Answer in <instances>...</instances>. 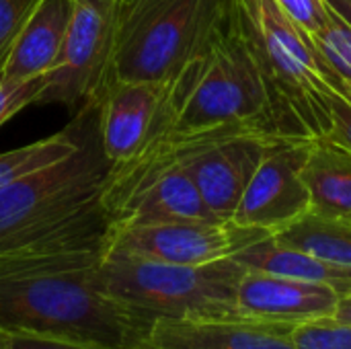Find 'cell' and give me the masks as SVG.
<instances>
[{
    "mask_svg": "<svg viewBox=\"0 0 351 349\" xmlns=\"http://www.w3.org/2000/svg\"><path fill=\"white\" fill-rule=\"evenodd\" d=\"M78 148L0 187V259L107 253L113 218L103 202L109 160L99 99L80 107Z\"/></svg>",
    "mask_w": 351,
    "mask_h": 349,
    "instance_id": "1",
    "label": "cell"
},
{
    "mask_svg": "<svg viewBox=\"0 0 351 349\" xmlns=\"http://www.w3.org/2000/svg\"><path fill=\"white\" fill-rule=\"evenodd\" d=\"M105 253L0 259V331L136 349L146 323L99 280Z\"/></svg>",
    "mask_w": 351,
    "mask_h": 349,
    "instance_id": "2",
    "label": "cell"
},
{
    "mask_svg": "<svg viewBox=\"0 0 351 349\" xmlns=\"http://www.w3.org/2000/svg\"><path fill=\"white\" fill-rule=\"evenodd\" d=\"M237 21L253 49L278 138L323 140L331 128V84L313 41L276 0H232Z\"/></svg>",
    "mask_w": 351,
    "mask_h": 349,
    "instance_id": "3",
    "label": "cell"
},
{
    "mask_svg": "<svg viewBox=\"0 0 351 349\" xmlns=\"http://www.w3.org/2000/svg\"><path fill=\"white\" fill-rule=\"evenodd\" d=\"M175 134H206L224 128H255L274 136L267 91L253 49L230 2L214 41L169 82Z\"/></svg>",
    "mask_w": 351,
    "mask_h": 349,
    "instance_id": "4",
    "label": "cell"
},
{
    "mask_svg": "<svg viewBox=\"0 0 351 349\" xmlns=\"http://www.w3.org/2000/svg\"><path fill=\"white\" fill-rule=\"evenodd\" d=\"M232 0H117L107 80L171 82L224 25Z\"/></svg>",
    "mask_w": 351,
    "mask_h": 349,
    "instance_id": "5",
    "label": "cell"
},
{
    "mask_svg": "<svg viewBox=\"0 0 351 349\" xmlns=\"http://www.w3.org/2000/svg\"><path fill=\"white\" fill-rule=\"evenodd\" d=\"M247 269L232 257L204 265H173L105 253L103 288L146 325L154 319L237 315V288Z\"/></svg>",
    "mask_w": 351,
    "mask_h": 349,
    "instance_id": "6",
    "label": "cell"
},
{
    "mask_svg": "<svg viewBox=\"0 0 351 349\" xmlns=\"http://www.w3.org/2000/svg\"><path fill=\"white\" fill-rule=\"evenodd\" d=\"M117 0H74L60 58L35 103L82 107L99 99L111 66Z\"/></svg>",
    "mask_w": 351,
    "mask_h": 349,
    "instance_id": "7",
    "label": "cell"
},
{
    "mask_svg": "<svg viewBox=\"0 0 351 349\" xmlns=\"http://www.w3.org/2000/svg\"><path fill=\"white\" fill-rule=\"evenodd\" d=\"M271 140L274 136L261 130L241 125L193 134V142L179 165L189 173L202 200L218 220H232Z\"/></svg>",
    "mask_w": 351,
    "mask_h": 349,
    "instance_id": "8",
    "label": "cell"
},
{
    "mask_svg": "<svg viewBox=\"0 0 351 349\" xmlns=\"http://www.w3.org/2000/svg\"><path fill=\"white\" fill-rule=\"evenodd\" d=\"M269 232L234 222H162L117 226L107 253L173 265H204L232 257Z\"/></svg>",
    "mask_w": 351,
    "mask_h": 349,
    "instance_id": "9",
    "label": "cell"
},
{
    "mask_svg": "<svg viewBox=\"0 0 351 349\" xmlns=\"http://www.w3.org/2000/svg\"><path fill=\"white\" fill-rule=\"evenodd\" d=\"M315 140L274 138L251 177L230 222L269 234L290 226L311 210L302 169Z\"/></svg>",
    "mask_w": 351,
    "mask_h": 349,
    "instance_id": "10",
    "label": "cell"
},
{
    "mask_svg": "<svg viewBox=\"0 0 351 349\" xmlns=\"http://www.w3.org/2000/svg\"><path fill=\"white\" fill-rule=\"evenodd\" d=\"M175 109L169 82L107 80L99 95V130L111 167L138 158L173 130Z\"/></svg>",
    "mask_w": 351,
    "mask_h": 349,
    "instance_id": "11",
    "label": "cell"
},
{
    "mask_svg": "<svg viewBox=\"0 0 351 349\" xmlns=\"http://www.w3.org/2000/svg\"><path fill=\"white\" fill-rule=\"evenodd\" d=\"M136 349H296L292 325L239 315L208 319H154Z\"/></svg>",
    "mask_w": 351,
    "mask_h": 349,
    "instance_id": "12",
    "label": "cell"
},
{
    "mask_svg": "<svg viewBox=\"0 0 351 349\" xmlns=\"http://www.w3.org/2000/svg\"><path fill=\"white\" fill-rule=\"evenodd\" d=\"M339 298L341 294L325 284L247 269L237 288V315L294 327L331 319Z\"/></svg>",
    "mask_w": 351,
    "mask_h": 349,
    "instance_id": "13",
    "label": "cell"
},
{
    "mask_svg": "<svg viewBox=\"0 0 351 349\" xmlns=\"http://www.w3.org/2000/svg\"><path fill=\"white\" fill-rule=\"evenodd\" d=\"M222 222L202 200L189 173L177 163L140 185L113 214V228L162 222Z\"/></svg>",
    "mask_w": 351,
    "mask_h": 349,
    "instance_id": "14",
    "label": "cell"
},
{
    "mask_svg": "<svg viewBox=\"0 0 351 349\" xmlns=\"http://www.w3.org/2000/svg\"><path fill=\"white\" fill-rule=\"evenodd\" d=\"M72 12L74 0H39L2 66V78L27 82L47 76L64 47Z\"/></svg>",
    "mask_w": 351,
    "mask_h": 349,
    "instance_id": "15",
    "label": "cell"
},
{
    "mask_svg": "<svg viewBox=\"0 0 351 349\" xmlns=\"http://www.w3.org/2000/svg\"><path fill=\"white\" fill-rule=\"evenodd\" d=\"M232 259L239 261L245 269L325 284L335 288L341 296L351 292V267L335 265L296 247L282 245L274 239V234L247 245L245 249L234 253Z\"/></svg>",
    "mask_w": 351,
    "mask_h": 349,
    "instance_id": "16",
    "label": "cell"
},
{
    "mask_svg": "<svg viewBox=\"0 0 351 349\" xmlns=\"http://www.w3.org/2000/svg\"><path fill=\"white\" fill-rule=\"evenodd\" d=\"M313 214L351 220V152L329 142L315 140L302 169Z\"/></svg>",
    "mask_w": 351,
    "mask_h": 349,
    "instance_id": "17",
    "label": "cell"
},
{
    "mask_svg": "<svg viewBox=\"0 0 351 349\" xmlns=\"http://www.w3.org/2000/svg\"><path fill=\"white\" fill-rule=\"evenodd\" d=\"M282 245L296 247L329 263L351 267V220L304 214L290 226L274 232Z\"/></svg>",
    "mask_w": 351,
    "mask_h": 349,
    "instance_id": "18",
    "label": "cell"
},
{
    "mask_svg": "<svg viewBox=\"0 0 351 349\" xmlns=\"http://www.w3.org/2000/svg\"><path fill=\"white\" fill-rule=\"evenodd\" d=\"M80 144V123L78 117L62 132L31 142L27 146L6 150L0 154V187L6 183L37 171L45 165H51L68 154H72Z\"/></svg>",
    "mask_w": 351,
    "mask_h": 349,
    "instance_id": "19",
    "label": "cell"
},
{
    "mask_svg": "<svg viewBox=\"0 0 351 349\" xmlns=\"http://www.w3.org/2000/svg\"><path fill=\"white\" fill-rule=\"evenodd\" d=\"M313 41L331 74L351 84V27L329 8V21Z\"/></svg>",
    "mask_w": 351,
    "mask_h": 349,
    "instance_id": "20",
    "label": "cell"
},
{
    "mask_svg": "<svg viewBox=\"0 0 351 349\" xmlns=\"http://www.w3.org/2000/svg\"><path fill=\"white\" fill-rule=\"evenodd\" d=\"M296 349H351V323L331 319L306 321L292 327Z\"/></svg>",
    "mask_w": 351,
    "mask_h": 349,
    "instance_id": "21",
    "label": "cell"
},
{
    "mask_svg": "<svg viewBox=\"0 0 351 349\" xmlns=\"http://www.w3.org/2000/svg\"><path fill=\"white\" fill-rule=\"evenodd\" d=\"M39 0H0V70Z\"/></svg>",
    "mask_w": 351,
    "mask_h": 349,
    "instance_id": "22",
    "label": "cell"
},
{
    "mask_svg": "<svg viewBox=\"0 0 351 349\" xmlns=\"http://www.w3.org/2000/svg\"><path fill=\"white\" fill-rule=\"evenodd\" d=\"M45 78L47 76H39L27 82H8L2 78L0 70V125L16 115L21 109L37 101V95L45 86Z\"/></svg>",
    "mask_w": 351,
    "mask_h": 349,
    "instance_id": "23",
    "label": "cell"
},
{
    "mask_svg": "<svg viewBox=\"0 0 351 349\" xmlns=\"http://www.w3.org/2000/svg\"><path fill=\"white\" fill-rule=\"evenodd\" d=\"M278 6L311 37L321 33L329 21L325 0H276Z\"/></svg>",
    "mask_w": 351,
    "mask_h": 349,
    "instance_id": "24",
    "label": "cell"
},
{
    "mask_svg": "<svg viewBox=\"0 0 351 349\" xmlns=\"http://www.w3.org/2000/svg\"><path fill=\"white\" fill-rule=\"evenodd\" d=\"M329 111H331V128L323 140H329L351 152V103L337 91H333L329 99Z\"/></svg>",
    "mask_w": 351,
    "mask_h": 349,
    "instance_id": "25",
    "label": "cell"
},
{
    "mask_svg": "<svg viewBox=\"0 0 351 349\" xmlns=\"http://www.w3.org/2000/svg\"><path fill=\"white\" fill-rule=\"evenodd\" d=\"M10 349H105L68 341V339H53V337H39V335H23V333H6Z\"/></svg>",
    "mask_w": 351,
    "mask_h": 349,
    "instance_id": "26",
    "label": "cell"
},
{
    "mask_svg": "<svg viewBox=\"0 0 351 349\" xmlns=\"http://www.w3.org/2000/svg\"><path fill=\"white\" fill-rule=\"evenodd\" d=\"M325 4L348 25L351 27V0H325Z\"/></svg>",
    "mask_w": 351,
    "mask_h": 349,
    "instance_id": "27",
    "label": "cell"
},
{
    "mask_svg": "<svg viewBox=\"0 0 351 349\" xmlns=\"http://www.w3.org/2000/svg\"><path fill=\"white\" fill-rule=\"evenodd\" d=\"M333 319L335 321H341V323H351V292L350 294H343L337 302V309L333 313Z\"/></svg>",
    "mask_w": 351,
    "mask_h": 349,
    "instance_id": "28",
    "label": "cell"
},
{
    "mask_svg": "<svg viewBox=\"0 0 351 349\" xmlns=\"http://www.w3.org/2000/svg\"><path fill=\"white\" fill-rule=\"evenodd\" d=\"M0 349H10L8 348V339H6V333L0 331Z\"/></svg>",
    "mask_w": 351,
    "mask_h": 349,
    "instance_id": "29",
    "label": "cell"
}]
</instances>
